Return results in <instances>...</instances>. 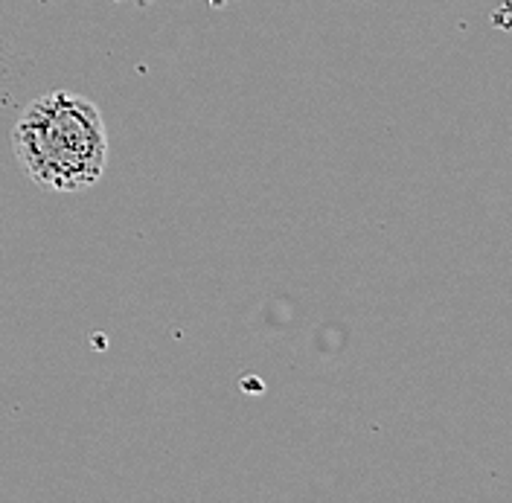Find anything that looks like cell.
Here are the masks:
<instances>
[{
	"instance_id": "6da1fadb",
	"label": "cell",
	"mask_w": 512,
	"mask_h": 503,
	"mask_svg": "<svg viewBox=\"0 0 512 503\" xmlns=\"http://www.w3.org/2000/svg\"><path fill=\"white\" fill-rule=\"evenodd\" d=\"M12 146L32 184L53 192L96 187L108 160V134L99 108L70 91L32 99L15 123Z\"/></svg>"
},
{
	"instance_id": "7a4b0ae2",
	"label": "cell",
	"mask_w": 512,
	"mask_h": 503,
	"mask_svg": "<svg viewBox=\"0 0 512 503\" xmlns=\"http://www.w3.org/2000/svg\"><path fill=\"white\" fill-rule=\"evenodd\" d=\"M114 3H137V6H149V3H155V0H114Z\"/></svg>"
},
{
	"instance_id": "3957f363",
	"label": "cell",
	"mask_w": 512,
	"mask_h": 503,
	"mask_svg": "<svg viewBox=\"0 0 512 503\" xmlns=\"http://www.w3.org/2000/svg\"><path fill=\"white\" fill-rule=\"evenodd\" d=\"M204 3H210V6H224V3H230V0H204Z\"/></svg>"
}]
</instances>
